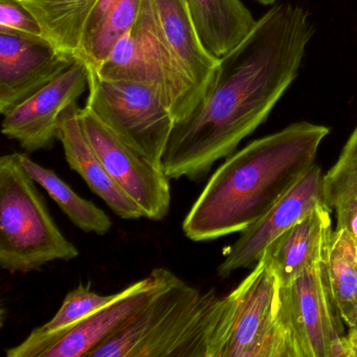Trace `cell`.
Masks as SVG:
<instances>
[{
	"instance_id": "1",
	"label": "cell",
	"mask_w": 357,
	"mask_h": 357,
	"mask_svg": "<svg viewBox=\"0 0 357 357\" xmlns=\"http://www.w3.org/2000/svg\"><path fill=\"white\" fill-rule=\"evenodd\" d=\"M314 29L308 13L275 5L248 36L219 59L212 84L195 109L175 124L162 158L170 179L197 181L268 118L300 70Z\"/></svg>"
},
{
	"instance_id": "2",
	"label": "cell",
	"mask_w": 357,
	"mask_h": 357,
	"mask_svg": "<svg viewBox=\"0 0 357 357\" xmlns=\"http://www.w3.org/2000/svg\"><path fill=\"white\" fill-rule=\"evenodd\" d=\"M329 132L323 125L294 123L231 154L188 213L185 237L213 241L256 222L314 166Z\"/></svg>"
},
{
	"instance_id": "3",
	"label": "cell",
	"mask_w": 357,
	"mask_h": 357,
	"mask_svg": "<svg viewBox=\"0 0 357 357\" xmlns=\"http://www.w3.org/2000/svg\"><path fill=\"white\" fill-rule=\"evenodd\" d=\"M221 296L176 275L87 357H210Z\"/></svg>"
},
{
	"instance_id": "4",
	"label": "cell",
	"mask_w": 357,
	"mask_h": 357,
	"mask_svg": "<svg viewBox=\"0 0 357 357\" xmlns=\"http://www.w3.org/2000/svg\"><path fill=\"white\" fill-rule=\"evenodd\" d=\"M34 179L15 152L0 158V267L10 273L39 271L79 257L54 221Z\"/></svg>"
},
{
	"instance_id": "5",
	"label": "cell",
	"mask_w": 357,
	"mask_h": 357,
	"mask_svg": "<svg viewBox=\"0 0 357 357\" xmlns=\"http://www.w3.org/2000/svg\"><path fill=\"white\" fill-rule=\"evenodd\" d=\"M281 290L263 256L235 289L221 296L210 357H296Z\"/></svg>"
},
{
	"instance_id": "6",
	"label": "cell",
	"mask_w": 357,
	"mask_h": 357,
	"mask_svg": "<svg viewBox=\"0 0 357 357\" xmlns=\"http://www.w3.org/2000/svg\"><path fill=\"white\" fill-rule=\"evenodd\" d=\"M93 70L103 80L132 81L153 87L176 123L185 120L202 100L171 54L153 0H142L139 16L130 30L116 43L107 60Z\"/></svg>"
},
{
	"instance_id": "7",
	"label": "cell",
	"mask_w": 357,
	"mask_h": 357,
	"mask_svg": "<svg viewBox=\"0 0 357 357\" xmlns=\"http://www.w3.org/2000/svg\"><path fill=\"white\" fill-rule=\"evenodd\" d=\"M89 70L85 107L127 145L162 168L167 144L176 122L158 91L144 83L103 80L93 68Z\"/></svg>"
},
{
	"instance_id": "8",
	"label": "cell",
	"mask_w": 357,
	"mask_h": 357,
	"mask_svg": "<svg viewBox=\"0 0 357 357\" xmlns=\"http://www.w3.org/2000/svg\"><path fill=\"white\" fill-rule=\"evenodd\" d=\"M282 306L296 357H352L324 264L282 286Z\"/></svg>"
},
{
	"instance_id": "9",
	"label": "cell",
	"mask_w": 357,
	"mask_h": 357,
	"mask_svg": "<svg viewBox=\"0 0 357 357\" xmlns=\"http://www.w3.org/2000/svg\"><path fill=\"white\" fill-rule=\"evenodd\" d=\"M87 139L116 185L141 208L144 218L160 221L170 211V178L164 169L127 145L89 108L79 110Z\"/></svg>"
},
{
	"instance_id": "10",
	"label": "cell",
	"mask_w": 357,
	"mask_h": 357,
	"mask_svg": "<svg viewBox=\"0 0 357 357\" xmlns=\"http://www.w3.org/2000/svg\"><path fill=\"white\" fill-rule=\"evenodd\" d=\"M89 76L86 64L77 58L52 82L5 114L1 132L17 141L26 153L51 149L60 116L89 89Z\"/></svg>"
},
{
	"instance_id": "11",
	"label": "cell",
	"mask_w": 357,
	"mask_h": 357,
	"mask_svg": "<svg viewBox=\"0 0 357 357\" xmlns=\"http://www.w3.org/2000/svg\"><path fill=\"white\" fill-rule=\"evenodd\" d=\"M323 202L324 173L314 165L264 216L240 233L217 269L219 277L254 267L280 236Z\"/></svg>"
},
{
	"instance_id": "12",
	"label": "cell",
	"mask_w": 357,
	"mask_h": 357,
	"mask_svg": "<svg viewBox=\"0 0 357 357\" xmlns=\"http://www.w3.org/2000/svg\"><path fill=\"white\" fill-rule=\"evenodd\" d=\"M47 39L0 33V112H11L76 60Z\"/></svg>"
},
{
	"instance_id": "13",
	"label": "cell",
	"mask_w": 357,
	"mask_h": 357,
	"mask_svg": "<svg viewBox=\"0 0 357 357\" xmlns=\"http://www.w3.org/2000/svg\"><path fill=\"white\" fill-rule=\"evenodd\" d=\"M173 275L169 269L154 268L147 277L123 289L118 300L79 324L40 357H87L91 351L122 330Z\"/></svg>"
},
{
	"instance_id": "14",
	"label": "cell",
	"mask_w": 357,
	"mask_h": 357,
	"mask_svg": "<svg viewBox=\"0 0 357 357\" xmlns=\"http://www.w3.org/2000/svg\"><path fill=\"white\" fill-rule=\"evenodd\" d=\"M331 214L325 202L317 204L267 248L264 256L282 286L326 262L334 234Z\"/></svg>"
},
{
	"instance_id": "15",
	"label": "cell",
	"mask_w": 357,
	"mask_h": 357,
	"mask_svg": "<svg viewBox=\"0 0 357 357\" xmlns=\"http://www.w3.org/2000/svg\"><path fill=\"white\" fill-rule=\"evenodd\" d=\"M79 110L78 104H73L61 114L58 123L57 139L62 144L66 162L114 214L127 220L142 218L144 214L141 208L112 178L87 139Z\"/></svg>"
},
{
	"instance_id": "16",
	"label": "cell",
	"mask_w": 357,
	"mask_h": 357,
	"mask_svg": "<svg viewBox=\"0 0 357 357\" xmlns=\"http://www.w3.org/2000/svg\"><path fill=\"white\" fill-rule=\"evenodd\" d=\"M153 3L175 62L204 99L214 80L219 59L202 45L185 0H153Z\"/></svg>"
},
{
	"instance_id": "17",
	"label": "cell",
	"mask_w": 357,
	"mask_h": 357,
	"mask_svg": "<svg viewBox=\"0 0 357 357\" xmlns=\"http://www.w3.org/2000/svg\"><path fill=\"white\" fill-rule=\"evenodd\" d=\"M204 49L217 59L237 47L257 20L241 0H185Z\"/></svg>"
},
{
	"instance_id": "18",
	"label": "cell",
	"mask_w": 357,
	"mask_h": 357,
	"mask_svg": "<svg viewBox=\"0 0 357 357\" xmlns=\"http://www.w3.org/2000/svg\"><path fill=\"white\" fill-rule=\"evenodd\" d=\"M121 296L122 291L102 296L91 290L89 286L79 284L78 287L68 292L51 321L35 328L20 344L8 349L6 354L8 357H40L45 351L59 342L79 324L112 304Z\"/></svg>"
},
{
	"instance_id": "19",
	"label": "cell",
	"mask_w": 357,
	"mask_h": 357,
	"mask_svg": "<svg viewBox=\"0 0 357 357\" xmlns=\"http://www.w3.org/2000/svg\"><path fill=\"white\" fill-rule=\"evenodd\" d=\"M142 0H99L89 15L76 57L97 70L139 16Z\"/></svg>"
},
{
	"instance_id": "20",
	"label": "cell",
	"mask_w": 357,
	"mask_h": 357,
	"mask_svg": "<svg viewBox=\"0 0 357 357\" xmlns=\"http://www.w3.org/2000/svg\"><path fill=\"white\" fill-rule=\"evenodd\" d=\"M15 155L35 183L47 192L73 225L85 233H93L99 236L109 233L112 222L102 208L91 200L79 196L63 179L56 174L55 171L34 162L26 152H15Z\"/></svg>"
},
{
	"instance_id": "21",
	"label": "cell",
	"mask_w": 357,
	"mask_h": 357,
	"mask_svg": "<svg viewBox=\"0 0 357 357\" xmlns=\"http://www.w3.org/2000/svg\"><path fill=\"white\" fill-rule=\"evenodd\" d=\"M59 51L76 57L85 24L99 0H22ZM77 58V57H76Z\"/></svg>"
},
{
	"instance_id": "22",
	"label": "cell",
	"mask_w": 357,
	"mask_h": 357,
	"mask_svg": "<svg viewBox=\"0 0 357 357\" xmlns=\"http://www.w3.org/2000/svg\"><path fill=\"white\" fill-rule=\"evenodd\" d=\"M324 199L335 215V229H348L357 238V126L324 174Z\"/></svg>"
},
{
	"instance_id": "23",
	"label": "cell",
	"mask_w": 357,
	"mask_h": 357,
	"mask_svg": "<svg viewBox=\"0 0 357 357\" xmlns=\"http://www.w3.org/2000/svg\"><path fill=\"white\" fill-rule=\"evenodd\" d=\"M324 268L334 302L346 323L357 307V238L348 229H334Z\"/></svg>"
},
{
	"instance_id": "24",
	"label": "cell",
	"mask_w": 357,
	"mask_h": 357,
	"mask_svg": "<svg viewBox=\"0 0 357 357\" xmlns=\"http://www.w3.org/2000/svg\"><path fill=\"white\" fill-rule=\"evenodd\" d=\"M0 33L47 39L43 26L22 0H0Z\"/></svg>"
},
{
	"instance_id": "25",
	"label": "cell",
	"mask_w": 357,
	"mask_h": 357,
	"mask_svg": "<svg viewBox=\"0 0 357 357\" xmlns=\"http://www.w3.org/2000/svg\"><path fill=\"white\" fill-rule=\"evenodd\" d=\"M348 340L352 351V357H357V329H349Z\"/></svg>"
},
{
	"instance_id": "26",
	"label": "cell",
	"mask_w": 357,
	"mask_h": 357,
	"mask_svg": "<svg viewBox=\"0 0 357 357\" xmlns=\"http://www.w3.org/2000/svg\"><path fill=\"white\" fill-rule=\"evenodd\" d=\"M346 324L349 326V329H357V307L353 314L351 315L350 319L346 321Z\"/></svg>"
},
{
	"instance_id": "27",
	"label": "cell",
	"mask_w": 357,
	"mask_h": 357,
	"mask_svg": "<svg viewBox=\"0 0 357 357\" xmlns=\"http://www.w3.org/2000/svg\"><path fill=\"white\" fill-rule=\"evenodd\" d=\"M257 1L263 6H273L275 5L277 0H257Z\"/></svg>"
}]
</instances>
